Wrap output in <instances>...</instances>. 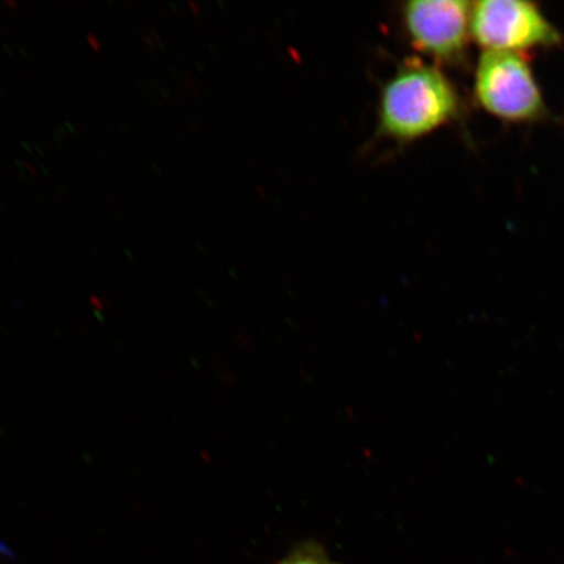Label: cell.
I'll list each match as a JSON object with an SVG mask.
<instances>
[{"mask_svg":"<svg viewBox=\"0 0 564 564\" xmlns=\"http://www.w3.org/2000/svg\"><path fill=\"white\" fill-rule=\"evenodd\" d=\"M475 96L489 115L506 122H532L546 106L529 62L519 53L484 52L475 75Z\"/></svg>","mask_w":564,"mask_h":564,"instance_id":"7a4b0ae2","label":"cell"},{"mask_svg":"<svg viewBox=\"0 0 564 564\" xmlns=\"http://www.w3.org/2000/svg\"><path fill=\"white\" fill-rule=\"evenodd\" d=\"M471 3L464 0H414L404 4L403 24L411 45L435 61L453 62L465 53Z\"/></svg>","mask_w":564,"mask_h":564,"instance_id":"277c9868","label":"cell"},{"mask_svg":"<svg viewBox=\"0 0 564 564\" xmlns=\"http://www.w3.org/2000/svg\"><path fill=\"white\" fill-rule=\"evenodd\" d=\"M457 90L440 67L420 61L400 66L379 98V131L411 143L432 135L457 116Z\"/></svg>","mask_w":564,"mask_h":564,"instance_id":"6da1fadb","label":"cell"},{"mask_svg":"<svg viewBox=\"0 0 564 564\" xmlns=\"http://www.w3.org/2000/svg\"><path fill=\"white\" fill-rule=\"evenodd\" d=\"M88 44L90 45L91 48H94L95 52L101 51L100 40H98L96 37V35H94V34L88 35Z\"/></svg>","mask_w":564,"mask_h":564,"instance_id":"8992f818","label":"cell"},{"mask_svg":"<svg viewBox=\"0 0 564 564\" xmlns=\"http://www.w3.org/2000/svg\"><path fill=\"white\" fill-rule=\"evenodd\" d=\"M470 34L484 52L521 53L562 44V34L538 6L521 0L471 3Z\"/></svg>","mask_w":564,"mask_h":564,"instance_id":"3957f363","label":"cell"},{"mask_svg":"<svg viewBox=\"0 0 564 564\" xmlns=\"http://www.w3.org/2000/svg\"><path fill=\"white\" fill-rule=\"evenodd\" d=\"M274 564H337L321 545L305 542Z\"/></svg>","mask_w":564,"mask_h":564,"instance_id":"5b68a950","label":"cell"}]
</instances>
